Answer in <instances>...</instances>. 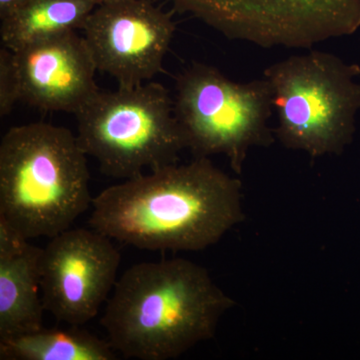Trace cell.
I'll return each instance as SVG.
<instances>
[{
	"label": "cell",
	"instance_id": "obj_1",
	"mask_svg": "<svg viewBox=\"0 0 360 360\" xmlns=\"http://www.w3.org/2000/svg\"><path fill=\"white\" fill-rule=\"evenodd\" d=\"M91 206V229L146 250H203L245 219L241 182L208 158L125 179Z\"/></svg>",
	"mask_w": 360,
	"mask_h": 360
},
{
	"label": "cell",
	"instance_id": "obj_2",
	"mask_svg": "<svg viewBox=\"0 0 360 360\" xmlns=\"http://www.w3.org/2000/svg\"><path fill=\"white\" fill-rule=\"evenodd\" d=\"M236 302L186 258L141 262L116 281L101 323L125 359H174L212 340Z\"/></svg>",
	"mask_w": 360,
	"mask_h": 360
},
{
	"label": "cell",
	"instance_id": "obj_3",
	"mask_svg": "<svg viewBox=\"0 0 360 360\" xmlns=\"http://www.w3.org/2000/svg\"><path fill=\"white\" fill-rule=\"evenodd\" d=\"M86 153L65 127H13L0 143V219L25 238H52L89 210Z\"/></svg>",
	"mask_w": 360,
	"mask_h": 360
},
{
	"label": "cell",
	"instance_id": "obj_4",
	"mask_svg": "<svg viewBox=\"0 0 360 360\" xmlns=\"http://www.w3.org/2000/svg\"><path fill=\"white\" fill-rule=\"evenodd\" d=\"M360 70L333 53L310 51L264 70L271 85L276 134L284 148L311 158L340 155L360 110Z\"/></svg>",
	"mask_w": 360,
	"mask_h": 360
},
{
	"label": "cell",
	"instance_id": "obj_5",
	"mask_svg": "<svg viewBox=\"0 0 360 360\" xmlns=\"http://www.w3.org/2000/svg\"><path fill=\"white\" fill-rule=\"evenodd\" d=\"M75 115L82 150L115 179L174 165L186 148L174 103L156 82L116 91L99 89Z\"/></svg>",
	"mask_w": 360,
	"mask_h": 360
},
{
	"label": "cell",
	"instance_id": "obj_6",
	"mask_svg": "<svg viewBox=\"0 0 360 360\" xmlns=\"http://www.w3.org/2000/svg\"><path fill=\"white\" fill-rule=\"evenodd\" d=\"M274 94L266 78L236 82L212 66L194 63L176 82L174 113L195 158L224 155L240 174L252 146L274 141L269 122Z\"/></svg>",
	"mask_w": 360,
	"mask_h": 360
},
{
	"label": "cell",
	"instance_id": "obj_7",
	"mask_svg": "<svg viewBox=\"0 0 360 360\" xmlns=\"http://www.w3.org/2000/svg\"><path fill=\"white\" fill-rule=\"evenodd\" d=\"M231 39L310 49L360 27V0H172Z\"/></svg>",
	"mask_w": 360,
	"mask_h": 360
},
{
	"label": "cell",
	"instance_id": "obj_8",
	"mask_svg": "<svg viewBox=\"0 0 360 360\" xmlns=\"http://www.w3.org/2000/svg\"><path fill=\"white\" fill-rule=\"evenodd\" d=\"M111 240L94 229L70 227L42 248V302L56 321L82 326L108 302L120 264V252Z\"/></svg>",
	"mask_w": 360,
	"mask_h": 360
},
{
	"label": "cell",
	"instance_id": "obj_9",
	"mask_svg": "<svg viewBox=\"0 0 360 360\" xmlns=\"http://www.w3.org/2000/svg\"><path fill=\"white\" fill-rule=\"evenodd\" d=\"M82 30L96 70L134 87L162 71L175 26L148 0H122L96 7Z\"/></svg>",
	"mask_w": 360,
	"mask_h": 360
},
{
	"label": "cell",
	"instance_id": "obj_10",
	"mask_svg": "<svg viewBox=\"0 0 360 360\" xmlns=\"http://www.w3.org/2000/svg\"><path fill=\"white\" fill-rule=\"evenodd\" d=\"M13 56L20 101L40 110L75 115L99 90L96 63L75 32L33 42Z\"/></svg>",
	"mask_w": 360,
	"mask_h": 360
},
{
	"label": "cell",
	"instance_id": "obj_11",
	"mask_svg": "<svg viewBox=\"0 0 360 360\" xmlns=\"http://www.w3.org/2000/svg\"><path fill=\"white\" fill-rule=\"evenodd\" d=\"M28 240L0 219V340L44 326L39 271L42 248Z\"/></svg>",
	"mask_w": 360,
	"mask_h": 360
},
{
	"label": "cell",
	"instance_id": "obj_12",
	"mask_svg": "<svg viewBox=\"0 0 360 360\" xmlns=\"http://www.w3.org/2000/svg\"><path fill=\"white\" fill-rule=\"evenodd\" d=\"M92 0H27L1 20V41L16 51L26 45L84 27L96 7Z\"/></svg>",
	"mask_w": 360,
	"mask_h": 360
},
{
	"label": "cell",
	"instance_id": "obj_13",
	"mask_svg": "<svg viewBox=\"0 0 360 360\" xmlns=\"http://www.w3.org/2000/svg\"><path fill=\"white\" fill-rule=\"evenodd\" d=\"M108 340L80 328H41L0 340L1 360H113Z\"/></svg>",
	"mask_w": 360,
	"mask_h": 360
},
{
	"label": "cell",
	"instance_id": "obj_14",
	"mask_svg": "<svg viewBox=\"0 0 360 360\" xmlns=\"http://www.w3.org/2000/svg\"><path fill=\"white\" fill-rule=\"evenodd\" d=\"M20 101V82L13 51L0 49V115H8L14 104Z\"/></svg>",
	"mask_w": 360,
	"mask_h": 360
},
{
	"label": "cell",
	"instance_id": "obj_15",
	"mask_svg": "<svg viewBox=\"0 0 360 360\" xmlns=\"http://www.w3.org/2000/svg\"><path fill=\"white\" fill-rule=\"evenodd\" d=\"M27 0H0V20H4L15 13Z\"/></svg>",
	"mask_w": 360,
	"mask_h": 360
},
{
	"label": "cell",
	"instance_id": "obj_16",
	"mask_svg": "<svg viewBox=\"0 0 360 360\" xmlns=\"http://www.w3.org/2000/svg\"><path fill=\"white\" fill-rule=\"evenodd\" d=\"M94 4L98 6H103V4H115V2L122 1V0H92Z\"/></svg>",
	"mask_w": 360,
	"mask_h": 360
}]
</instances>
